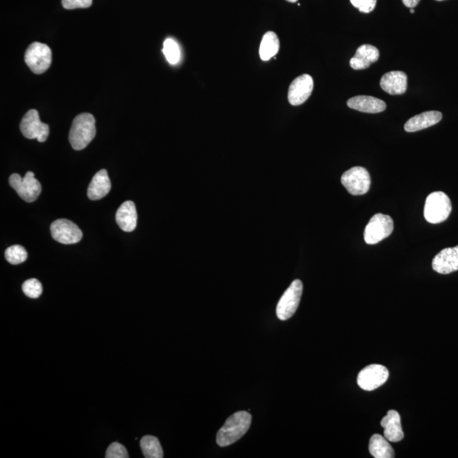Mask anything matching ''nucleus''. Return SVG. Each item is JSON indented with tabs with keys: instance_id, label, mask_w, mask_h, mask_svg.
<instances>
[{
	"instance_id": "obj_1",
	"label": "nucleus",
	"mask_w": 458,
	"mask_h": 458,
	"mask_svg": "<svg viewBox=\"0 0 458 458\" xmlns=\"http://www.w3.org/2000/svg\"><path fill=\"white\" fill-rule=\"evenodd\" d=\"M252 414L248 412L241 411L233 413L218 432V446L221 447L230 446L243 437L252 425Z\"/></svg>"
},
{
	"instance_id": "obj_2",
	"label": "nucleus",
	"mask_w": 458,
	"mask_h": 458,
	"mask_svg": "<svg viewBox=\"0 0 458 458\" xmlns=\"http://www.w3.org/2000/svg\"><path fill=\"white\" fill-rule=\"evenodd\" d=\"M95 119L92 114L82 113L75 117L70 127L69 141L75 151H82L95 137Z\"/></svg>"
},
{
	"instance_id": "obj_3",
	"label": "nucleus",
	"mask_w": 458,
	"mask_h": 458,
	"mask_svg": "<svg viewBox=\"0 0 458 458\" xmlns=\"http://www.w3.org/2000/svg\"><path fill=\"white\" fill-rule=\"evenodd\" d=\"M450 198L442 191L431 193L425 205V218L427 222L437 224L446 221L452 213Z\"/></svg>"
},
{
	"instance_id": "obj_4",
	"label": "nucleus",
	"mask_w": 458,
	"mask_h": 458,
	"mask_svg": "<svg viewBox=\"0 0 458 458\" xmlns=\"http://www.w3.org/2000/svg\"><path fill=\"white\" fill-rule=\"evenodd\" d=\"M394 230V222L390 215L378 213L373 215L364 231L368 245H376L388 238Z\"/></svg>"
},
{
	"instance_id": "obj_5",
	"label": "nucleus",
	"mask_w": 458,
	"mask_h": 458,
	"mask_svg": "<svg viewBox=\"0 0 458 458\" xmlns=\"http://www.w3.org/2000/svg\"><path fill=\"white\" fill-rule=\"evenodd\" d=\"M302 292V282L299 279L293 281L277 303L276 314L279 319L286 321L292 318L298 309Z\"/></svg>"
},
{
	"instance_id": "obj_6",
	"label": "nucleus",
	"mask_w": 458,
	"mask_h": 458,
	"mask_svg": "<svg viewBox=\"0 0 458 458\" xmlns=\"http://www.w3.org/2000/svg\"><path fill=\"white\" fill-rule=\"evenodd\" d=\"M25 63L35 74H42L50 68L52 63V51L45 43H31L25 53Z\"/></svg>"
},
{
	"instance_id": "obj_7",
	"label": "nucleus",
	"mask_w": 458,
	"mask_h": 458,
	"mask_svg": "<svg viewBox=\"0 0 458 458\" xmlns=\"http://www.w3.org/2000/svg\"><path fill=\"white\" fill-rule=\"evenodd\" d=\"M341 183L351 195L363 196L369 191L371 178L366 169L355 166L343 174Z\"/></svg>"
},
{
	"instance_id": "obj_8",
	"label": "nucleus",
	"mask_w": 458,
	"mask_h": 458,
	"mask_svg": "<svg viewBox=\"0 0 458 458\" xmlns=\"http://www.w3.org/2000/svg\"><path fill=\"white\" fill-rule=\"evenodd\" d=\"M9 183L21 199L28 203L36 201L42 191L41 184L34 178L33 171H28L24 179L19 174H13L9 179Z\"/></svg>"
},
{
	"instance_id": "obj_9",
	"label": "nucleus",
	"mask_w": 458,
	"mask_h": 458,
	"mask_svg": "<svg viewBox=\"0 0 458 458\" xmlns=\"http://www.w3.org/2000/svg\"><path fill=\"white\" fill-rule=\"evenodd\" d=\"M20 129L25 138L36 139L41 143L46 142L50 134V127L41 121L38 111L33 109L26 113L21 120Z\"/></svg>"
},
{
	"instance_id": "obj_10",
	"label": "nucleus",
	"mask_w": 458,
	"mask_h": 458,
	"mask_svg": "<svg viewBox=\"0 0 458 458\" xmlns=\"http://www.w3.org/2000/svg\"><path fill=\"white\" fill-rule=\"evenodd\" d=\"M389 376L388 369L382 365H369L358 373V385L363 390L373 391L384 385Z\"/></svg>"
},
{
	"instance_id": "obj_11",
	"label": "nucleus",
	"mask_w": 458,
	"mask_h": 458,
	"mask_svg": "<svg viewBox=\"0 0 458 458\" xmlns=\"http://www.w3.org/2000/svg\"><path fill=\"white\" fill-rule=\"evenodd\" d=\"M53 239L64 245H73L82 240V232L76 224L68 219H58L50 226Z\"/></svg>"
},
{
	"instance_id": "obj_12",
	"label": "nucleus",
	"mask_w": 458,
	"mask_h": 458,
	"mask_svg": "<svg viewBox=\"0 0 458 458\" xmlns=\"http://www.w3.org/2000/svg\"><path fill=\"white\" fill-rule=\"evenodd\" d=\"M314 79L308 74H303L294 79L289 86L288 100L290 105L297 107L305 103L314 90Z\"/></svg>"
},
{
	"instance_id": "obj_13",
	"label": "nucleus",
	"mask_w": 458,
	"mask_h": 458,
	"mask_svg": "<svg viewBox=\"0 0 458 458\" xmlns=\"http://www.w3.org/2000/svg\"><path fill=\"white\" fill-rule=\"evenodd\" d=\"M433 270L440 275H449L458 270V245L446 248L435 255L432 262Z\"/></svg>"
},
{
	"instance_id": "obj_14",
	"label": "nucleus",
	"mask_w": 458,
	"mask_h": 458,
	"mask_svg": "<svg viewBox=\"0 0 458 458\" xmlns=\"http://www.w3.org/2000/svg\"><path fill=\"white\" fill-rule=\"evenodd\" d=\"M380 86L391 95H403L408 90L407 74L400 70L386 73L381 78Z\"/></svg>"
},
{
	"instance_id": "obj_15",
	"label": "nucleus",
	"mask_w": 458,
	"mask_h": 458,
	"mask_svg": "<svg viewBox=\"0 0 458 458\" xmlns=\"http://www.w3.org/2000/svg\"><path fill=\"white\" fill-rule=\"evenodd\" d=\"M347 105L356 111L370 114L380 113L386 109L385 101L365 95L353 97L347 101Z\"/></svg>"
},
{
	"instance_id": "obj_16",
	"label": "nucleus",
	"mask_w": 458,
	"mask_h": 458,
	"mask_svg": "<svg viewBox=\"0 0 458 458\" xmlns=\"http://www.w3.org/2000/svg\"><path fill=\"white\" fill-rule=\"evenodd\" d=\"M378 59H380V51L376 47L363 45L356 50V55L351 59V68L354 70L368 69Z\"/></svg>"
},
{
	"instance_id": "obj_17",
	"label": "nucleus",
	"mask_w": 458,
	"mask_h": 458,
	"mask_svg": "<svg viewBox=\"0 0 458 458\" xmlns=\"http://www.w3.org/2000/svg\"><path fill=\"white\" fill-rule=\"evenodd\" d=\"M381 426L384 428V436L390 442H399L404 438V433L398 412L390 410L383 418Z\"/></svg>"
},
{
	"instance_id": "obj_18",
	"label": "nucleus",
	"mask_w": 458,
	"mask_h": 458,
	"mask_svg": "<svg viewBox=\"0 0 458 458\" xmlns=\"http://www.w3.org/2000/svg\"><path fill=\"white\" fill-rule=\"evenodd\" d=\"M116 221L122 230L133 232L137 227L138 214L133 201H127L119 207L116 214Z\"/></svg>"
},
{
	"instance_id": "obj_19",
	"label": "nucleus",
	"mask_w": 458,
	"mask_h": 458,
	"mask_svg": "<svg viewBox=\"0 0 458 458\" xmlns=\"http://www.w3.org/2000/svg\"><path fill=\"white\" fill-rule=\"evenodd\" d=\"M112 183L109 179L107 171L105 169L100 170L92 178L87 188V197L91 201H98L107 196L111 191Z\"/></svg>"
},
{
	"instance_id": "obj_20",
	"label": "nucleus",
	"mask_w": 458,
	"mask_h": 458,
	"mask_svg": "<svg viewBox=\"0 0 458 458\" xmlns=\"http://www.w3.org/2000/svg\"><path fill=\"white\" fill-rule=\"evenodd\" d=\"M442 114L440 112L430 111L422 112L409 119L404 126V129L408 133L424 130L428 127L437 124L442 121Z\"/></svg>"
},
{
	"instance_id": "obj_21",
	"label": "nucleus",
	"mask_w": 458,
	"mask_h": 458,
	"mask_svg": "<svg viewBox=\"0 0 458 458\" xmlns=\"http://www.w3.org/2000/svg\"><path fill=\"white\" fill-rule=\"evenodd\" d=\"M369 452L376 458H394L395 452L385 436L373 435L369 442Z\"/></svg>"
},
{
	"instance_id": "obj_22",
	"label": "nucleus",
	"mask_w": 458,
	"mask_h": 458,
	"mask_svg": "<svg viewBox=\"0 0 458 458\" xmlns=\"http://www.w3.org/2000/svg\"><path fill=\"white\" fill-rule=\"evenodd\" d=\"M279 39L277 34L274 32L266 33L260 46V57L264 61L270 60L279 53Z\"/></svg>"
},
{
	"instance_id": "obj_23",
	"label": "nucleus",
	"mask_w": 458,
	"mask_h": 458,
	"mask_svg": "<svg viewBox=\"0 0 458 458\" xmlns=\"http://www.w3.org/2000/svg\"><path fill=\"white\" fill-rule=\"evenodd\" d=\"M140 447L147 458H162L163 450L159 440L155 436H144L140 440Z\"/></svg>"
},
{
	"instance_id": "obj_24",
	"label": "nucleus",
	"mask_w": 458,
	"mask_h": 458,
	"mask_svg": "<svg viewBox=\"0 0 458 458\" xmlns=\"http://www.w3.org/2000/svg\"><path fill=\"white\" fill-rule=\"evenodd\" d=\"M4 255H6L7 262L12 264V265H18V264L24 262L28 258V252H26L23 246L19 245H12L11 247L7 248Z\"/></svg>"
},
{
	"instance_id": "obj_25",
	"label": "nucleus",
	"mask_w": 458,
	"mask_h": 458,
	"mask_svg": "<svg viewBox=\"0 0 458 458\" xmlns=\"http://www.w3.org/2000/svg\"><path fill=\"white\" fill-rule=\"evenodd\" d=\"M163 53L166 56L167 61L171 65L179 63L180 60V48L178 43L171 38L166 39L164 46H163Z\"/></svg>"
},
{
	"instance_id": "obj_26",
	"label": "nucleus",
	"mask_w": 458,
	"mask_h": 458,
	"mask_svg": "<svg viewBox=\"0 0 458 458\" xmlns=\"http://www.w3.org/2000/svg\"><path fill=\"white\" fill-rule=\"evenodd\" d=\"M23 290L26 297L37 299L43 293V286L38 279H31L24 282Z\"/></svg>"
},
{
	"instance_id": "obj_27",
	"label": "nucleus",
	"mask_w": 458,
	"mask_h": 458,
	"mask_svg": "<svg viewBox=\"0 0 458 458\" xmlns=\"http://www.w3.org/2000/svg\"><path fill=\"white\" fill-rule=\"evenodd\" d=\"M129 457L126 447L118 442L110 444L107 453H105L107 458H127Z\"/></svg>"
},
{
	"instance_id": "obj_28",
	"label": "nucleus",
	"mask_w": 458,
	"mask_h": 458,
	"mask_svg": "<svg viewBox=\"0 0 458 458\" xmlns=\"http://www.w3.org/2000/svg\"><path fill=\"white\" fill-rule=\"evenodd\" d=\"M351 3L359 11L370 13L376 9L377 0H351Z\"/></svg>"
},
{
	"instance_id": "obj_29",
	"label": "nucleus",
	"mask_w": 458,
	"mask_h": 458,
	"mask_svg": "<svg viewBox=\"0 0 458 458\" xmlns=\"http://www.w3.org/2000/svg\"><path fill=\"white\" fill-rule=\"evenodd\" d=\"M63 6L65 10L74 9H85L92 6V0H63Z\"/></svg>"
},
{
	"instance_id": "obj_30",
	"label": "nucleus",
	"mask_w": 458,
	"mask_h": 458,
	"mask_svg": "<svg viewBox=\"0 0 458 458\" xmlns=\"http://www.w3.org/2000/svg\"><path fill=\"white\" fill-rule=\"evenodd\" d=\"M420 2V0H403L404 6L411 9L416 7Z\"/></svg>"
},
{
	"instance_id": "obj_31",
	"label": "nucleus",
	"mask_w": 458,
	"mask_h": 458,
	"mask_svg": "<svg viewBox=\"0 0 458 458\" xmlns=\"http://www.w3.org/2000/svg\"><path fill=\"white\" fill-rule=\"evenodd\" d=\"M286 1H288L289 3H297L298 0H286Z\"/></svg>"
},
{
	"instance_id": "obj_32",
	"label": "nucleus",
	"mask_w": 458,
	"mask_h": 458,
	"mask_svg": "<svg viewBox=\"0 0 458 458\" xmlns=\"http://www.w3.org/2000/svg\"><path fill=\"white\" fill-rule=\"evenodd\" d=\"M410 12H411V13H414V10H413V9H411Z\"/></svg>"
},
{
	"instance_id": "obj_33",
	"label": "nucleus",
	"mask_w": 458,
	"mask_h": 458,
	"mask_svg": "<svg viewBox=\"0 0 458 458\" xmlns=\"http://www.w3.org/2000/svg\"><path fill=\"white\" fill-rule=\"evenodd\" d=\"M436 1H443V0H436Z\"/></svg>"
}]
</instances>
